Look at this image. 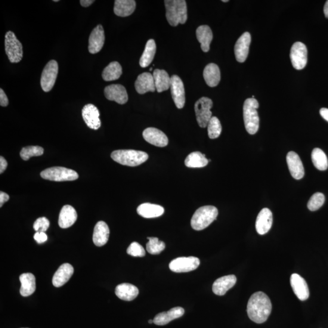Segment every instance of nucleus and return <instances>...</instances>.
<instances>
[{
    "label": "nucleus",
    "instance_id": "obj_1",
    "mask_svg": "<svg viewBox=\"0 0 328 328\" xmlns=\"http://www.w3.org/2000/svg\"><path fill=\"white\" fill-rule=\"evenodd\" d=\"M270 299L264 292L253 293L249 300L247 312L250 320L253 322L261 324L268 320L272 311Z\"/></svg>",
    "mask_w": 328,
    "mask_h": 328
},
{
    "label": "nucleus",
    "instance_id": "obj_2",
    "mask_svg": "<svg viewBox=\"0 0 328 328\" xmlns=\"http://www.w3.org/2000/svg\"><path fill=\"white\" fill-rule=\"evenodd\" d=\"M166 8L167 21L172 26L184 24L187 20V8L184 0H166L164 2Z\"/></svg>",
    "mask_w": 328,
    "mask_h": 328
},
{
    "label": "nucleus",
    "instance_id": "obj_3",
    "mask_svg": "<svg viewBox=\"0 0 328 328\" xmlns=\"http://www.w3.org/2000/svg\"><path fill=\"white\" fill-rule=\"evenodd\" d=\"M259 104L254 98L246 99L243 106V117L246 131L255 135L258 131L259 119L257 112Z\"/></svg>",
    "mask_w": 328,
    "mask_h": 328
},
{
    "label": "nucleus",
    "instance_id": "obj_4",
    "mask_svg": "<svg viewBox=\"0 0 328 328\" xmlns=\"http://www.w3.org/2000/svg\"><path fill=\"white\" fill-rule=\"evenodd\" d=\"M218 210L212 206H206L198 209L191 218V227L195 231H202L211 224L217 218Z\"/></svg>",
    "mask_w": 328,
    "mask_h": 328
},
{
    "label": "nucleus",
    "instance_id": "obj_5",
    "mask_svg": "<svg viewBox=\"0 0 328 328\" xmlns=\"http://www.w3.org/2000/svg\"><path fill=\"white\" fill-rule=\"evenodd\" d=\"M111 157L114 161L129 167L141 165L148 159L147 153L133 150H116L111 153Z\"/></svg>",
    "mask_w": 328,
    "mask_h": 328
},
{
    "label": "nucleus",
    "instance_id": "obj_6",
    "mask_svg": "<svg viewBox=\"0 0 328 328\" xmlns=\"http://www.w3.org/2000/svg\"><path fill=\"white\" fill-rule=\"evenodd\" d=\"M40 176L46 180L57 182L75 181L79 178L78 173L74 170L61 167H51L43 170Z\"/></svg>",
    "mask_w": 328,
    "mask_h": 328
},
{
    "label": "nucleus",
    "instance_id": "obj_7",
    "mask_svg": "<svg viewBox=\"0 0 328 328\" xmlns=\"http://www.w3.org/2000/svg\"><path fill=\"white\" fill-rule=\"evenodd\" d=\"M5 51L11 63H18L22 59L23 46L13 32L6 34Z\"/></svg>",
    "mask_w": 328,
    "mask_h": 328
},
{
    "label": "nucleus",
    "instance_id": "obj_8",
    "mask_svg": "<svg viewBox=\"0 0 328 328\" xmlns=\"http://www.w3.org/2000/svg\"><path fill=\"white\" fill-rule=\"evenodd\" d=\"M213 107L211 99L203 97L198 100L194 105L196 120L200 127L206 128L212 117V113L210 111Z\"/></svg>",
    "mask_w": 328,
    "mask_h": 328
},
{
    "label": "nucleus",
    "instance_id": "obj_9",
    "mask_svg": "<svg viewBox=\"0 0 328 328\" xmlns=\"http://www.w3.org/2000/svg\"><path fill=\"white\" fill-rule=\"evenodd\" d=\"M58 72V65L56 61H49L43 69L41 80V86L45 92L51 90L56 81Z\"/></svg>",
    "mask_w": 328,
    "mask_h": 328
},
{
    "label": "nucleus",
    "instance_id": "obj_10",
    "mask_svg": "<svg viewBox=\"0 0 328 328\" xmlns=\"http://www.w3.org/2000/svg\"><path fill=\"white\" fill-rule=\"evenodd\" d=\"M290 58L295 69L301 70L306 67L308 60V50L304 43L296 42L292 45Z\"/></svg>",
    "mask_w": 328,
    "mask_h": 328
},
{
    "label": "nucleus",
    "instance_id": "obj_11",
    "mask_svg": "<svg viewBox=\"0 0 328 328\" xmlns=\"http://www.w3.org/2000/svg\"><path fill=\"white\" fill-rule=\"evenodd\" d=\"M200 265V259L194 256L179 257L170 262L169 268L176 273H182L194 271Z\"/></svg>",
    "mask_w": 328,
    "mask_h": 328
},
{
    "label": "nucleus",
    "instance_id": "obj_12",
    "mask_svg": "<svg viewBox=\"0 0 328 328\" xmlns=\"http://www.w3.org/2000/svg\"><path fill=\"white\" fill-rule=\"evenodd\" d=\"M170 88H171L172 98L176 107L181 109L184 107L185 97L184 83L180 77L176 75L171 77Z\"/></svg>",
    "mask_w": 328,
    "mask_h": 328
},
{
    "label": "nucleus",
    "instance_id": "obj_13",
    "mask_svg": "<svg viewBox=\"0 0 328 328\" xmlns=\"http://www.w3.org/2000/svg\"><path fill=\"white\" fill-rule=\"evenodd\" d=\"M82 117L89 128L97 130L101 126L100 113L98 108L92 104L86 105L82 111Z\"/></svg>",
    "mask_w": 328,
    "mask_h": 328
},
{
    "label": "nucleus",
    "instance_id": "obj_14",
    "mask_svg": "<svg viewBox=\"0 0 328 328\" xmlns=\"http://www.w3.org/2000/svg\"><path fill=\"white\" fill-rule=\"evenodd\" d=\"M104 93L108 100L123 105L127 102L128 97L126 89L122 85H111L105 88Z\"/></svg>",
    "mask_w": 328,
    "mask_h": 328
},
{
    "label": "nucleus",
    "instance_id": "obj_15",
    "mask_svg": "<svg viewBox=\"0 0 328 328\" xmlns=\"http://www.w3.org/2000/svg\"><path fill=\"white\" fill-rule=\"evenodd\" d=\"M251 36L249 32H244L237 40L235 46V55L238 62L243 63L248 56Z\"/></svg>",
    "mask_w": 328,
    "mask_h": 328
},
{
    "label": "nucleus",
    "instance_id": "obj_16",
    "mask_svg": "<svg viewBox=\"0 0 328 328\" xmlns=\"http://www.w3.org/2000/svg\"><path fill=\"white\" fill-rule=\"evenodd\" d=\"M105 40L103 27L99 24L92 30L89 38L88 50L91 54H94L100 52L104 45Z\"/></svg>",
    "mask_w": 328,
    "mask_h": 328
},
{
    "label": "nucleus",
    "instance_id": "obj_17",
    "mask_svg": "<svg viewBox=\"0 0 328 328\" xmlns=\"http://www.w3.org/2000/svg\"><path fill=\"white\" fill-rule=\"evenodd\" d=\"M145 141L154 146L166 147L169 144V139L162 131L155 128H148L143 132Z\"/></svg>",
    "mask_w": 328,
    "mask_h": 328
},
{
    "label": "nucleus",
    "instance_id": "obj_18",
    "mask_svg": "<svg viewBox=\"0 0 328 328\" xmlns=\"http://www.w3.org/2000/svg\"><path fill=\"white\" fill-rule=\"evenodd\" d=\"M290 285L293 292L301 301H305L309 297V287L304 278L297 274H293L290 277Z\"/></svg>",
    "mask_w": 328,
    "mask_h": 328
},
{
    "label": "nucleus",
    "instance_id": "obj_19",
    "mask_svg": "<svg viewBox=\"0 0 328 328\" xmlns=\"http://www.w3.org/2000/svg\"><path fill=\"white\" fill-rule=\"evenodd\" d=\"M286 160L292 177L297 180L302 179L305 175V170L298 154L293 151H290L287 154Z\"/></svg>",
    "mask_w": 328,
    "mask_h": 328
},
{
    "label": "nucleus",
    "instance_id": "obj_20",
    "mask_svg": "<svg viewBox=\"0 0 328 328\" xmlns=\"http://www.w3.org/2000/svg\"><path fill=\"white\" fill-rule=\"evenodd\" d=\"M273 222L272 213L268 208H265L259 213L256 220V230L259 235H265L270 231Z\"/></svg>",
    "mask_w": 328,
    "mask_h": 328
},
{
    "label": "nucleus",
    "instance_id": "obj_21",
    "mask_svg": "<svg viewBox=\"0 0 328 328\" xmlns=\"http://www.w3.org/2000/svg\"><path fill=\"white\" fill-rule=\"evenodd\" d=\"M135 88L136 91L140 94H144L147 92L155 91V84L152 74L149 73L140 74L136 80Z\"/></svg>",
    "mask_w": 328,
    "mask_h": 328
},
{
    "label": "nucleus",
    "instance_id": "obj_22",
    "mask_svg": "<svg viewBox=\"0 0 328 328\" xmlns=\"http://www.w3.org/2000/svg\"><path fill=\"white\" fill-rule=\"evenodd\" d=\"M237 283V277L234 275H226L216 280L213 284V293L217 296H224Z\"/></svg>",
    "mask_w": 328,
    "mask_h": 328
},
{
    "label": "nucleus",
    "instance_id": "obj_23",
    "mask_svg": "<svg viewBox=\"0 0 328 328\" xmlns=\"http://www.w3.org/2000/svg\"><path fill=\"white\" fill-rule=\"evenodd\" d=\"M74 268L69 263H64L55 272L52 278V284L55 287H60L67 283L73 276Z\"/></svg>",
    "mask_w": 328,
    "mask_h": 328
},
{
    "label": "nucleus",
    "instance_id": "obj_24",
    "mask_svg": "<svg viewBox=\"0 0 328 328\" xmlns=\"http://www.w3.org/2000/svg\"><path fill=\"white\" fill-rule=\"evenodd\" d=\"M185 313L184 309L181 307L173 308L169 311L163 312L157 314L154 317L153 322L156 325L163 326L173 320L177 319L183 316Z\"/></svg>",
    "mask_w": 328,
    "mask_h": 328
},
{
    "label": "nucleus",
    "instance_id": "obj_25",
    "mask_svg": "<svg viewBox=\"0 0 328 328\" xmlns=\"http://www.w3.org/2000/svg\"><path fill=\"white\" fill-rule=\"evenodd\" d=\"M77 219V214L75 209L70 205L64 206L60 213L58 225L62 228H69L75 223Z\"/></svg>",
    "mask_w": 328,
    "mask_h": 328
},
{
    "label": "nucleus",
    "instance_id": "obj_26",
    "mask_svg": "<svg viewBox=\"0 0 328 328\" xmlns=\"http://www.w3.org/2000/svg\"><path fill=\"white\" fill-rule=\"evenodd\" d=\"M110 237V228L106 222L99 221L95 225L92 240L95 246L102 247L106 244Z\"/></svg>",
    "mask_w": 328,
    "mask_h": 328
},
{
    "label": "nucleus",
    "instance_id": "obj_27",
    "mask_svg": "<svg viewBox=\"0 0 328 328\" xmlns=\"http://www.w3.org/2000/svg\"><path fill=\"white\" fill-rule=\"evenodd\" d=\"M203 76L207 85L215 87L220 82V70L216 64L210 63L204 68Z\"/></svg>",
    "mask_w": 328,
    "mask_h": 328
},
{
    "label": "nucleus",
    "instance_id": "obj_28",
    "mask_svg": "<svg viewBox=\"0 0 328 328\" xmlns=\"http://www.w3.org/2000/svg\"><path fill=\"white\" fill-rule=\"evenodd\" d=\"M139 293L138 287L129 283L119 284L115 289L117 297L124 301H132L138 297Z\"/></svg>",
    "mask_w": 328,
    "mask_h": 328
},
{
    "label": "nucleus",
    "instance_id": "obj_29",
    "mask_svg": "<svg viewBox=\"0 0 328 328\" xmlns=\"http://www.w3.org/2000/svg\"><path fill=\"white\" fill-rule=\"evenodd\" d=\"M138 214L145 218L159 217L164 213L163 207L156 204L144 203L139 206L137 209Z\"/></svg>",
    "mask_w": 328,
    "mask_h": 328
},
{
    "label": "nucleus",
    "instance_id": "obj_30",
    "mask_svg": "<svg viewBox=\"0 0 328 328\" xmlns=\"http://www.w3.org/2000/svg\"><path fill=\"white\" fill-rule=\"evenodd\" d=\"M21 284L20 292L23 297L32 295L36 289V277L31 273H24L20 276Z\"/></svg>",
    "mask_w": 328,
    "mask_h": 328
},
{
    "label": "nucleus",
    "instance_id": "obj_31",
    "mask_svg": "<svg viewBox=\"0 0 328 328\" xmlns=\"http://www.w3.org/2000/svg\"><path fill=\"white\" fill-rule=\"evenodd\" d=\"M136 9L134 0H116L114 12L117 16L125 17L132 15Z\"/></svg>",
    "mask_w": 328,
    "mask_h": 328
},
{
    "label": "nucleus",
    "instance_id": "obj_32",
    "mask_svg": "<svg viewBox=\"0 0 328 328\" xmlns=\"http://www.w3.org/2000/svg\"><path fill=\"white\" fill-rule=\"evenodd\" d=\"M156 90L162 92L168 90L171 85V77L165 70H155L153 74Z\"/></svg>",
    "mask_w": 328,
    "mask_h": 328
},
{
    "label": "nucleus",
    "instance_id": "obj_33",
    "mask_svg": "<svg viewBox=\"0 0 328 328\" xmlns=\"http://www.w3.org/2000/svg\"><path fill=\"white\" fill-rule=\"evenodd\" d=\"M196 37L201 43V48L203 51L207 52L209 51L210 45L213 40V33L209 26H200L196 29Z\"/></svg>",
    "mask_w": 328,
    "mask_h": 328
},
{
    "label": "nucleus",
    "instance_id": "obj_34",
    "mask_svg": "<svg viewBox=\"0 0 328 328\" xmlns=\"http://www.w3.org/2000/svg\"><path fill=\"white\" fill-rule=\"evenodd\" d=\"M122 74V68L119 63L113 61L105 68L102 73V78L105 81H113L119 79Z\"/></svg>",
    "mask_w": 328,
    "mask_h": 328
},
{
    "label": "nucleus",
    "instance_id": "obj_35",
    "mask_svg": "<svg viewBox=\"0 0 328 328\" xmlns=\"http://www.w3.org/2000/svg\"><path fill=\"white\" fill-rule=\"evenodd\" d=\"M156 51V45L154 40L153 39L148 40L146 46H145L143 54H142L140 58V61H139V64H140L141 67L146 68L150 65L154 59Z\"/></svg>",
    "mask_w": 328,
    "mask_h": 328
},
{
    "label": "nucleus",
    "instance_id": "obj_36",
    "mask_svg": "<svg viewBox=\"0 0 328 328\" xmlns=\"http://www.w3.org/2000/svg\"><path fill=\"white\" fill-rule=\"evenodd\" d=\"M208 163L205 155L199 151L190 153L185 160V165L188 168H203Z\"/></svg>",
    "mask_w": 328,
    "mask_h": 328
},
{
    "label": "nucleus",
    "instance_id": "obj_37",
    "mask_svg": "<svg viewBox=\"0 0 328 328\" xmlns=\"http://www.w3.org/2000/svg\"><path fill=\"white\" fill-rule=\"evenodd\" d=\"M312 162L315 168L321 171L326 170L328 167V160L326 154L320 148H314L311 154Z\"/></svg>",
    "mask_w": 328,
    "mask_h": 328
},
{
    "label": "nucleus",
    "instance_id": "obj_38",
    "mask_svg": "<svg viewBox=\"0 0 328 328\" xmlns=\"http://www.w3.org/2000/svg\"><path fill=\"white\" fill-rule=\"evenodd\" d=\"M149 240L147 244V252L150 254L157 255L161 253L166 248V244L156 237H148Z\"/></svg>",
    "mask_w": 328,
    "mask_h": 328
},
{
    "label": "nucleus",
    "instance_id": "obj_39",
    "mask_svg": "<svg viewBox=\"0 0 328 328\" xmlns=\"http://www.w3.org/2000/svg\"><path fill=\"white\" fill-rule=\"evenodd\" d=\"M208 135L210 139L218 138L222 132V126L220 121L216 117H212L207 125Z\"/></svg>",
    "mask_w": 328,
    "mask_h": 328
},
{
    "label": "nucleus",
    "instance_id": "obj_40",
    "mask_svg": "<svg viewBox=\"0 0 328 328\" xmlns=\"http://www.w3.org/2000/svg\"><path fill=\"white\" fill-rule=\"evenodd\" d=\"M44 153V149L39 146H29L22 148L20 152V156L24 160H29L30 157L39 156Z\"/></svg>",
    "mask_w": 328,
    "mask_h": 328
},
{
    "label": "nucleus",
    "instance_id": "obj_41",
    "mask_svg": "<svg viewBox=\"0 0 328 328\" xmlns=\"http://www.w3.org/2000/svg\"><path fill=\"white\" fill-rule=\"evenodd\" d=\"M325 201V197L321 193H315L309 200L308 203V208L311 211L314 212L319 209L323 205Z\"/></svg>",
    "mask_w": 328,
    "mask_h": 328
},
{
    "label": "nucleus",
    "instance_id": "obj_42",
    "mask_svg": "<svg viewBox=\"0 0 328 328\" xmlns=\"http://www.w3.org/2000/svg\"><path fill=\"white\" fill-rule=\"evenodd\" d=\"M126 252L128 255L136 257H143L145 255L144 247L137 242L132 243L128 247Z\"/></svg>",
    "mask_w": 328,
    "mask_h": 328
},
{
    "label": "nucleus",
    "instance_id": "obj_43",
    "mask_svg": "<svg viewBox=\"0 0 328 328\" xmlns=\"http://www.w3.org/2000/svg\"><path fill=\"white\" fill-rule=\"evenodd\" d=\"M50 222L45 217H40L37 219L33 225L34 229L37 232H45L48 229Z\"/></svg>",
    "mask_w": 328,
    "mask_h": 328
},
{
    "label": "nucleus",
    "instance_id": "obj_44",
    "mask_svg": "<svg viewBox=\"0 0 328 328\" xmlns=\"http://www.w3.org/2000/svg\"><path fill=\"white\" fill-rule=\"evenodd\" d=\"M34 238L39 244H42L48 240L47 235L45 232H36L34 235Z\"/></svg>",
    "mask_w": 328,
    "mask_h": 328
},
{
    "label": "nucleus",
    "instance_id": "obj_45",
    "mask_svg": "<svg viewBox=\"0 0 328 328\" xmlns=\"http://www.w3.org/2000/svg\"><path fill=\"white\" fill-rule=\"evenodd\" d=\"M9 104V101L7 95H6L4 91L0 89V105L2 107H7Z\"/></svg>",
    "mask_w": 328,
    "mask_h": 328
},
{
    "label": "nucleus",
    "instance_id": "obj_46",
    "mask_svg": "<svg viewBox=\"0 0 328 328\" xmlns=\"http://www.w3.org/2000/svg\"><path fill=\"white\" fill-rule=\"evenodd\" d=\"M8 162L3 156L0 157V173L2 174L7 168Z\"/></svg>",
    "mask_w": 328,
    "mask_h": 328
},
{
    "label": "nucleus",
    "instance_id": "obj_47",
    "mask_svg": "<svg viewBox=\"0 0 328 328\" xmlns=\"http://www.w3.org/2000/svg\"><path fill=\"white\" fill-rule=\"evenodd\" d=\"M9 200V196L7 193L3 192V191H1V192H0V207H2L3 204H4L6 202H7Z\"/></svg>",
    "mask_w": 328,
    "mask_h": 328
},
{
    "label": "nucleus",
    "instance_id": "obj_48",
    "mask_svg": "<svg viewBox=\"0 0 328 328\" xmlns=\"http://www.w3.org/2000/svg\"><path fill=\"white\" fill-rule=\"evenodd\" d=\"M320 114L321 117L324 120H326L328 122V109L326 108H321L320 110Z\"/></svg>",
    "mask_w": 328,
    "mask_h": 328
},
{
    "label": "nucleus",
    "instance_id": "obj_49",
    "mask_svg": "<svg viewBox=\"0 0 328 328\" xmlns=\"http://www.w3.org/2000/svg\"><path fill=\"white\" fill-rule=\"evenodd\" d=\"M94 2V0H81V1H80V5L85 8L88 7V6L91 5Z\"/></svg>",
    "mask_w": 328,
    "mask_h": 328
},
{
    "label": "nucleus",
    "instance_id": "obj_50",
    "mask_svg": "<svg viewBox=\"0 0 328 328\" xmlns=\"http://www.w3.org/2000/svg\"><path fill=\"white\" fill-rule=\"evenodd\" d=\"M324 14L325 17L328 18V1H327L324 6Z\"/></svg>",
    "mask_w": 328,
    "mask_h": 328
},
{
    "label": "nucleus",
    "instance_id": "obj_51",
    "mask_svg": "<svg viewBox=\"0 0 328 328\" xmlns=\"http://www.w3.org/2000/svg\"><path fill=\"white\" fill-rule=\"evenodd\" d=\"M148 323H149L150 324L154 323L153 320H150L149 321H148Z\"/></svg>",
    "mask_w": 328,
    "mask_h": 328
},
{
    "label": "nucleus",
    "instance_id": "obj_52",
    "mask_svg": "<svg viewBox=\"0 0 328 328\" xmlns=\"http://www.w3.org/2000/svg\"><path fill=\"white\" fill-rule=\"evenodd\" d=\"M222 2H228V0H222Z\"/></svg>",
    "mask_w": 328,
    "mask_h": 328
},
{
    "label": "nucleus",
    "instance_id": "obj_53",
    "mask_svg": "<svg viewBox=\"0 0 328 328\" xmlns=\"http://www.w3.org/2000/svg\"><path fill=\"white\" fill-rule=\"evenodd\" d=\"M54 2H59V1H58V0H54Z\"/></svg>",
    "mask_w": 328,
    "mask_h": 328
},
{
    "label": "nucleus",
    "instance_id": "obj_54",
    "mask_svg": "<svg viewBox=\"0 0 328 328\" xmlns=\"http://www.w3.org/2000/svg\"><path fill=\"white\" fill-rule=\"evenodd\" d=\"M152 70H153V68H151L150 70V71H152Z\"/></svg>",
    "mask_w": 328,
    "mask_h": 328
}]
</instances>
